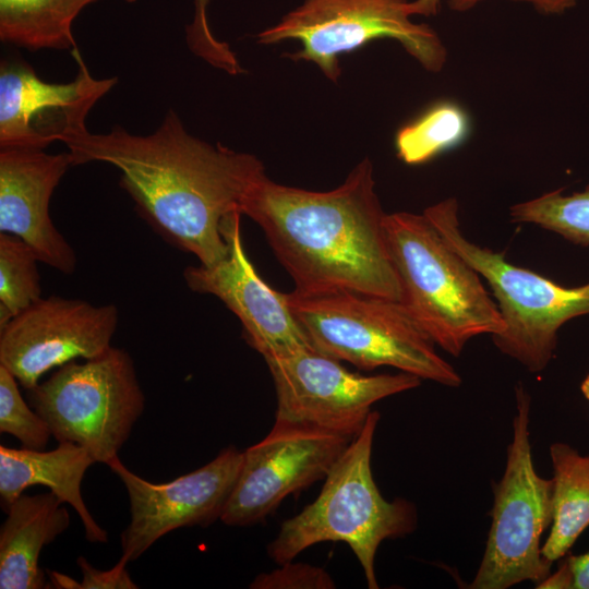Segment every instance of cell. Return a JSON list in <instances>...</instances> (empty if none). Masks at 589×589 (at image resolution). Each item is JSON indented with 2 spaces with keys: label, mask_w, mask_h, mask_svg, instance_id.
Instances as JSON below:
<instances>
[{
  "label": "cell",
  "mask_w": 589,
  "mask_h": 589,
  "mask_svg": "<svg viewBox=\"0 0 589 589\" xmlns=\"http://www.w3.org/2000/svg\"><path fill=\"white\" fill-rule=\"evenodd\" d=\"M63 143L73 165L100 161L119 169L120 187L137 213L203 265L225 257L223 223L231 213H241L248 192L266 175L255 155L189 133L172 109L147 135L116 125L100 134L85 129Z\"/></svg>",
  "instance_id": "1"
},
{
  "label": "cell",
  "mask_w": 589,
  "mask_h": 589,
  "mask_svg": "<svg viewBox=\"0 0 589 589\" xmlns=\"http://www.w3.org/2000/svg\"><path fill=\"white\" fill-rule=\"evenodd\" d=\"M241 213L262 228L293 291H352L404 301L369 158L329 191L284 185L265 175L248 192Z\"/></svg>",
  "instance_id": "2"
},
{
  "label": "cell",
  "mask_w": 589,
  "mask_h": 589,
  "mask_svg": "<svg viewBox=\"0 0 589 589\" xmlns=\"http://www.w3.org/2000/svg\"><path fill=\"white\" fill-rule=\"evenodd\" d=\"M384 227L402 303L436 346L458 357L473 337L504 329L481 276L423 213L386 214Z\"/></svg>",
  "instance_id": "3"
},
{
  "label": "cell",
  "mask_w": 589,
  "mask_h": 589,
  "mask_svg": "<svg viewBox=\"0 0 589 589\" xmlns=\"http://www.w3.org/2000/svg\"><path fill=\"white\" fill-rule=\"evenodd\" d=\"M378 420L380 413L372 411L325 477L315 501L281 524L267 546L276 564L293 561L317 543L344 542L359 561L368 587L378 588L374 561L380 544L417 527L414 505L405 498L386 501L373 479L371 456Z\"/></svg>",
  "instance_id": "4"
},
{
  "label": "cell",
  "mask_w": 589,
  "mask_h": 589,
  "mask_svg": "<svg viewBox=\"0 0 589 589\" xmlns=\"http://www.w3.org/2000/svg\"><path fill=\"white\" fill-rule=\"evenodd\" d=\"M311 346L362 370L393 366L441 385L461 377L435 350L402 302L352 291L286 293Z\"/></svg>",
  "instance_id": "5"
},
{
  "label": "cell",
  "mask_w": 589,
  "mask_h": 589,
  "mask_svg": "<svg viewBox=\"0 0 589 589\" xmlns=\"http://www.w3.org/2000/svg\"><path fill=\"white\" fill-rule=\"evenodd\" d=\"M423 214L490 285L505 325L492 336L494 345L529 372L543 371L554 356L560 328L574 317L589 314V283L564 287L509 263L504 253L470 241L460 229L454 197L426 207Z\"/></svg>",
  "instance_id": "6"
},
{
  "label": "cell",
  "mask_w": 589,
  "mask_h": 589,
  "mask_svg": "<svg viewBox=\"0 0 589 589\" xmlns=\"http://www.w3.org/2000/svg\"><path fill=\"white\" fill-rule=\"evenodd\" d=\"M27 397L58 443L77 444L107 466L119 457L145 407L131 356L112 346L84 362L59 366Z\"/></svg>",
  "instance_id": "7"
},
{
  "label": "cell",
  "mask_w": 589,
  "mask_h": 589,
  "mask_svg": "<svg viewBox=\"0 0 589 589\" xmlns=\"http://www.w3.org/2000/svg\"><path fill=\"white\" fill-rule=\"evenodd\" d=\"M530 406V396L519 384L513 438L504 473L493 488L491 528L471 589H507L522 581L537 585L551 573L553 562L542 554L541 537L553 519V480L534 469Z\"/></svg>",
  "instance_id": "8"
},
{
  "label": "cell",
  "mask_w": 589,
  "mask_h": 589,
  "mask_svg": "<svg viewBox=\"0 0 589 589\" xmlns=\"http://www.w3.org/2000/svg\"><path fill=\"white\" fill-rule=\"evenodd\" d=\"M409 0H303L275 25L257 34V43L273 45L298 40L301 49L286 55L309 61L337 82L339 57L370 41H398L424 69L441 71L447 52L436 32L428 24L411 21Z\"/></svg>",
  "instance_id": "9"
},
{
  "label": "cell",
  "mask_w": 589,
  "mask_h": 589,
  "mask_svg": "<svg viewBox=\"0 0 589 589\" xmlns=\"http://www.w3.org/2000/svg\"><path fill=\"white\" fill-rule=\"evenodd\" d=\"M276 392L275 421L303 423L354 438L372 406L420 385L397 374L362 375L312 347L264 359Z\"/></svg>",
  "instance_id": "10"
},
{
  "label": "cell",
  "mask_w": 589,
  "mask_h": 589,
  "mask_svg": "<svg viewBox=\"0 0 589 589\" xmlns=\"http://www.w3.org/2000/svg\"><path fill=\"white\" fill-rule=\"evenodd\" d=\"M352 440L313 425L275 421L262 441L242 452L220 520L233 527L264 520L288 495L325 479Z\"/></svg>",
  "instance_id": "11"
},
{
  "label": "cell",
  "mask_w": 589,
  "mask_h": 589,
  "mask_svg": "<svg viewBox=\"0 0 589 589\" xmlns=\"http://www.w3.org/2000/svg\"><path fill=\"white\" fill-rule=\"evenodd\" d=\"M118 323L115 304L40 298L0 328V365L29 390L51 369L109 349Z\"/></svg>",
  "instance_id": "12"
},
{
  "label": "cell",
  "mask_w": 589,
  "mask_h": 589,
  "mask_svg": "<svg viewBox=\"0 0 589 589\" xmlns=\"http://www.w3.org/2000/svg\"><path fill=\"white\" fill-rule=\"evenodd\" d=\"M241 464L242 452L231 445L196 470L170 482L153 483L115 458L108 467L124 484L131 512L130 524L121 533V558L135 561L178 528L205 527L220 519Z\"/></svg>",
  "instance_id": "13"
},
{
  "label": "cell",
  "mask_w": 589,
  "mask_h": 589,
  "mask_svg": "<svg viewBox=\"0 0 589 589\" xmlns=\"http://www.w3.org/2000/svg\"><path fill=\"white\" fill-rule=\"evenodd\" d=\"M72 53L79 72L69 83L46 82L23 60L1 61V148L45 149L87 129L88 112L118 79H95L76 48Z\"/></svg>",
  "instance_id": "14"
},
{
  "label": "cell",
  "mask_w": 589,
  "mask_h": 589,
  "mask_svg": "<svg viewBox=\"0 0 589 589\" xmlns=\"http://www.w3.org/2000/svg\"><path fill=\"white\" fill-rule=\"evenodd\" d=\"M237 211L223 223L228 245L225 257L212 265L188 266L187 286L199 293L217 297L242 324L248 344L262 357H278L312 347L293 316L286 298L268 286L249 260ZM313 348V347H312Z\"/></svg>",
  "instance_id": "15"
},
{
  "label": "cell",
  "mask_w": 589,
  "mask_h": 589,
  "mask_svg": "<svg viewBox=\"0 0 589 589\" xmlns=\"http://www.w3.org/2000/svg\"><path fill=\"white\" fill-rule=\"evenodd\" d=\"M73 166L70 153L1 148L0 232L26 242L39 262L63 273L76 268V254L55 226L49 204L60 180Z\"/></svg>",
  "instance_id": "16"
},
{
  "label": "cell",
  "mask_w": 589,
  "mask_h": 589,
  "mask_svg": "<svg viewBox=\"0 0 589 589\" xmlns=\"http://www.w3.org/2000/svg\"><path fill=\"white\" fill-rule=\"evenodd\" d=\"M95 464L82 446L63 442L51 450L0 446V501L3 510L35 484L48 486L64 504L71 505L81 518L89 542L105 543L107 531L88 512L81 493L86 470Z\"/></svg>",
  "instance_id": "17"
},
{
  "label": "cell",
  "mask_w": 589,
  "mask_h": 589,
  "mask_svg": "<svg viewBox=\"0 0 589 589\" xmlns=\"http://www.w3.org/2000/svg\"><path fill=\"white\" fill-rule=\"evenodd\" d=\"M62 502L49 491L22 494L5 510L0 529V588L41 589L46 576L39 567L45 545L70 526V515Z\"/></svg>",
  "instance_id": "18"
},
{
  "label": "cell",
  "mask_w": 589,
  "mask_h": 589,
  "mask_svg": "<svg viewBox=\"0 0 589 589\" xmlns=\"http://www.w3.org/2000/svg\"><path fill=\"white\" fill-rule=\"evenodd\" d=\"M553 466V519L541 550L555 562L564 557L589 527V454L567 443L550 446Z\"/></svg>",
  "instance_id": "19"
},
{
  "label": "cell",
  "mask_w": 589,
  "mask_h": 589,
  "mask_svg": "<svg viewBox=\"0 0 589 589\" xmlns=\"http://www.w3.org/2000/svg\"><path fill=\"white\" fill-rule=\"evenodd\" d=\"M88 0H0V39L28 50L74 49L72 24Z\"/></svg>",
  "instance_id": "20"
},
{
  "label": "cell",
  "mask_w": 589,
  "mask_h": 589,
  "mask_svg": "<svg viewBox=\"0 0 589 589\" xmlns=\"http://www.w3.org/2000/svg\"><path fill=\"white\" fill-rule=\"evenodd\" d=\"M469 128L461 107L452 101L438 103L399 129L395 137L397 156L408 165L426 163L460 144Z\"/></svg>",
  "instance_id": "21"
},
{
  "label": "cell",
  "mask_w": 589,
  "mask_h": 589,
  "mask_svg": "<svg viewBox=\"0 0 589 589\" xmlns=\"http://www.w3.org/2000/svg\"><path fill=\"white\" fill-rule=\"evenodd\" d=\"M513 223L532 224L553 231L572 243L589 245V185L564 195L554 190L509 208Z\"/></svg>",
  "instance_id": "22"
},
{
  "label": "cell",
  "mask_w": 589,
  "mask_h": 589,
  "mask_svg": "<svg viewBox=\"0 0 589 589\" xmlns=\"http://www.w3.org/2000/svg\"><path fill=\"white\" fill-rule=\"evenodd\" d=\"M37 262L26 242L0 232V328L41 298Z\"/></svg>",
  "instance_id": "23"
},
{
  "label": "cell",
  "mask_w": 589,
  "mask_h": 589,
  "mask_svg": "<svg viewBox=\"0 0 589 589\" xmlns=\"http://www.w3.org/2000/svg\"><path fill=\"white\" fill-rule=\"evenodd\" d=\"M17 383L0 365V432L16 437L25 448L44 450L52 433L44 418L25 402Z\"/></svg>",
  "instance_id": "24"
},
{
  "label": "cell",
  "mask_w": 589,
  "mask_h": 589,
  "mask_svg": "<svg viewBox=\"0 0 589 589\" xmlns=\"http://www.w3.org/2000/svg\"><path fill=\"white\" fill-rule=\"evenodd\" d=\"M211 0H194V13L187 26V44L199 58L214 68L238 75L243 72L236 53L230 46L217 39L208 23L207 10Z\"/></svg>",
  "instance_id": "25"
},
{
  "label": "cell",
  "mask_w": 589,
  "mask_h": 589,
  "mask_svg": "<svg viewBox=\"0 0 589 589\" xmlns=\"http://www.w3.org/2000/svg\"><path fill=\"white\" fill-rule=\"evenodd\" d=\"M252 589H333L336 584L322 567L293 561L257 575L249 586Z\"/></svg>",
  "instance_id": "26"
},
{
  "label": "cell",
  "mask_w": 589,
  "mask_h": 589,
  "mask_svg": "<svg viewBox=\"0 0 589 589\" xmlns=\"http://www.w3.org/2000/svg\"><path fill=\"white\" fill-rule=\"evenodd\" d=\"M77 565L82 573V581L77 582L67 575L47 570L51 582L57 588L70 589H135L139 586L132 580L127 565L128 562L120 558L109 570H100L92 566L84 556L77 558Z\"/></svg>",
  "instance_id": "27"
},
{
  "label": "cell",
  "mask_w": 589,
  "mask_h": 589,
  "mask_svg": "<svg viewBox=\"0 0 589 589\" xmlns=\"http://www.w3.org/2000/svg\"><path fill=\"white\" fill-rule=\"evenodd\" d=\"M483 0H447L450 10L465 12ZM531 4L538 12L543 14H561L573 8L578 0H516Z\"/></svg>",
  "instance_id": "28"
},
{
  "label": "cell",
  "mask_w": 589,
  "mask_h": 589,
  "mask_svg": "<svg viewBox=\"0 0 589 589\" xmlns=\"http://www.w3.org/2000/svg\"><path fill=\"white\" fill-rule=\"evenodd\" d=\"M574 573L568 557H566L558 569L549 574L543 580L537 584L539 589H573Z\"/></svg>",
  "instance_id": "29"
},
{
  "label": "cell",
  "mask_w": 589,
  "mask_h": 589,
  "mask_svg": "<svg viewBox=\"0 0 589 589\" xmlns=\"http://www.w3.org/2000/svg\"><path fill=\"white\" fill-rule=\"evenodd\" d=\"M567 557L574 573L573 589H589V552Z\"/></svg>",
  "instance_id": "30"
},
{
  "label": "cell",
  "mask_w": 589,
  "mask_h": 589,
  "mask_svg": "<svg viewBox=\"0 0 589 589\" xmlns=\"http://www.w3.org/2000/svg\"><path fill=\"white\" fill-rule=\"evenodd\" d=\"M441 0H413L408 3V12L412 15L432 16L437 14Z\"/></svg>",
  "instance_id": "31"
},
{
  "label": "cell",
  "mask_w": 589,
  "mask_h": 589,
  "mask_svg": "<svg viewBox=\"0 0 589 589\" xmlns=\"http://www.w3.org/2000/svg\"><path fill=\"white\" fill-rule=\"evenodd\" d=\"M580 390L585 398L589 400V374L584 378L580 385Z\"/></svg>",
  "instance_id": "32"
},
{
  "label": "cell",
  "mask_w": 589,
  "mask_h": 589,
  "mask_svg": "<svg viewBox=\"0 0 589 589\" xmlns=\"http://www.w3.org/2000/svg\"><path fill=\"white\" fill-rule=\"evenodd\" d=\"M95 1H96V0H88L89 4L93 3V2H95ZM123 1H125V2H128V3H133V2H135L136 0H123Z\"/></svg>",
  "instance_id": "33"
}]
</instances>
